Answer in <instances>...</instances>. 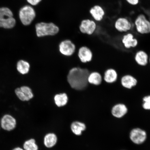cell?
Instances as JSON below:
<instances>
[{"label":"cell","mask_w":150,"mask_h":150,"mask_svg":"<svg viewBox=\"0 0 150 150\" xmlns=\"http://www.w3.org/2000/svg\"><path fill=\"white\" fill-rule=\"evenodd\" d=\"M37 36L39 37L54 35L59 32V27L52 23L41 22L35 25Z\"/></svg>","instance_id":"obj_2"},{"label":"cell","mask_w":150,"mask_h":150,"mask_svg":"<svg viewBox=\"0 0 150 150\" xmlns=\"http://www.w3.org/2000/svg\"><path fill=\"white\" fill-rule=\"evenodd\" d=\"M28 3L33 6L37 5L42 0H27Z\"/></svg>","instance_id":"obj_26"},{"label":"cell","mask_w":150,"mask_h":150,"mask_svg":"<svg viewBox=\"0 0 150 150\" xmlns=\"http://www.w3.org/2000/svg\"><path fill=\"white\" fill-rule=\"evenodd\" d=\"M121 84L123 87L127 89H131L137 83V80L130 75H126L121 79Z\"/></svg>","instance_id":"obj_15"},{"label":"cell","mask_w":150,"mask_h":150,"mask_svg":"<svg viewBox=\"0 0 150 150\" xmlns=\"http://www.w3.org/2000/svg\"><path fill=\"white\" fill-rule=\"evenodd\" d=\"M89 74L87 69L74 67L71 69L67 76V80L71 87L75 90L81 91L86 88L88 83Z\"/></svg>","instance_id":"obj_1"},{"label":"cell","mask_w":150,"mask_h":150,"mask_svg":"<svg viewBox=\"0 0 150 150\" xmlns=\"http://www.w3.org/2000/svg\"><path fill=\"white\" fill-rule=\"evenodd\" d=\"M102 75L98 72H93L89 74L88 77V83L95 86H99L102 83Z\"/></svg>","instance_id":"obj_21"},{"label":"cell","mask_w":150,"mask_h":150,"mask_svg":"<svg viewBox=\"0 0 150 150\" xmlns=\"http://www.w3.org/2000/svg\"><path fill=\"white\" fill-rule=\"evenodd\" d=\"M126 1L129 4L132 5H137L139 2V0H126Z\"/></svg>","instance_id":"obj_27"},{"label":"cell","mask_w":150,"mask_h":150,"mask_svg":"<svg viewBox=\"0 0 150 150\" xmlns=\"http://www.w3.org/2000/svg\"><path fill=\"white\" fill-rule=\"evenodd\" d=\"M129 137L133 143L140 145L145 141L147 134L145 130L139 128H136L131 130Z\"/></svg>","instance_id":"obj_6"},{"label":"cell","mask_w":150,"mask_h":150,"mask_svg":"<svg viewBox=\"0 0 150 150\" xmlns=\"http://www.w3.org/2000/svg\"><path fill=\"white\" fill-rule=\"evenodd\" d=\"M30 67L29 63L23 60L18 61L17 64V69L18 72L22 74H28L29 72Z\"/></svg>","instance_id":"obj_23"},{"label":"cell","mask_w":150,"mask_h":150,"mask_svg":"<svg viewBox=\"0 0 150 150\" xmlns=\"http://www.w3.org/2000/svg\"><path fill=\"white\" fill-rule=\"evenodd\" d=\"M128 112V109L126 105L122 103L114 105L111 110V113L114 117L121 118L125 116Z\"/></svg>","instance_id":"obj_12"},{"label":"cell","mask_w":150,"mask_h":150,"mask_svg":"<svg viewBox=\"0 0 150 150\" xmlns=\"http://www.w3.org/2000/svg\"><path fill=\"white\" fill-rule=\"evenodd\" d=\"M70 128L72 132L77 136H80L82 132L86 130V125L83 122L79 121H75L71 123Z\"/></svg>","instance_id":"obj_17"},{"label":"cell","mask_w":150,"mask_h":150,"mask_svg":"<svg viewBox=\"0 0 150 150\" xmlns=\"http://www.w3.org/2000/svg\"><path fill=\"white\" fill-rule=\"evenodd\" d=\"M54 100L56 106L58 107H62L67 104L68 98L67 94L64 93L55 95Z\"/></svg>","instance_id":"obj_22"},{"label":"cell","mask_w":150,"mask_h":150,"mask_svg":"<svg viewBox=\"0 0 150 150\" xmlns=\"http://www.w3.org/2000/svg\"><path fill=\"white\" fill-rule=\"evenodd\" d=\"M57 136L53 132L47 134L45 136L43 140L44 146L48 149L54 147L57 144Z\"/></svg>","instance_id":"obj_14"},{"label":"cell","mask_w":150,"mask_h":150,"mask_svg":"<svg viewBox=\"0 0 150 150\" xmlns=\"http://www.w3.org/2000/svg\"><path fill=\"white\" fill-rule=\"evenodd\" d=\"M118 77L117 73L113 69H109L104 73V80L108 83H114L117 80Z\"/></svg>","instance_id":"obj_20"},{"label":"cell","mask_w":150,"mask_h":150,"mask_svg":"<svg viewBox=\"0 0 150 150\" xmlns=\"http://www.w3.org/2000/svg\"><path fill=\"white\" fill-rule=\"evenodd\" d=\"M143 103L142 104V108L146 110L150 109V96L149 95L146 96L143 99Z\"/></svg>","instance_id":"obj_25"},{"label":"cell","mask_w":150,"mask_h":150,"mask_svg":"<svg viewBox=\"0 0 150 150\" xmlns=\"http://www.w3.org/2000/svg\"><path fill=\"white\" fill-rule=\"evenodd\" d=\"M131 24L127 18H119L116 21L115 23V27L120 32H126L130 30L131 28Z\"/></svg>","instance_id":"obj_13"},{"label":"cell","mask_w":150,"mask_h":150,"mask_svg":"<svg viewBox=\"0 0 150 150\" xmlns=\"http://www.w3.org/2000/svg\"><path fill=\"white\" fill-rule=\"evenodd\" d=\"M90 13L94 19L97 21L103 20L105 15L104 9L99 5H95L90 10Z\"/></svg>","instance_id":"obj_18"},{"label":"cell","mask_w":150,"mask_h":150,"mask_svg":"<svg viewBox=\"0 0 150 150\" xmlns=\"http://www.w3.org/2000/svg\"><path fill=\"white\" fill-rule=\"evenodd\" d=\"M135 24L137 31L142 34L150 33V23L143 14H140L136 19Z\"/></svg>","instance_id":"obj_5"},{"label":"cell","mask_w":150,"mask_h":150,"mask_svg":"<svg viewBox=\"0 0 150 150\" xmlns=\"http://www.w3.org/2000/svg\"><path fill=\"white\" fill-rule=\"evenodd\" d=\"M96 28V24L93 20L89 19L82 20L79 27L82 33L91 35L95 32Z\"/></svg>","instance_id":"obj_10"},{"label":"cell","mask_w":150,"mask_h":150,"mask_svg":"<svg viewBox=\"0 0 150 150\" xmlns=\"http://www.w3.org/2000/svg\"><path fill=\"white\" fill-rule=\"evenodd\" d=\"M24 150H39V147L36 140L31 138L24 142L23 147Z\"/></svg>","instance_id":"obj_24"},{"label":"cell","mask_w":150,"mask_h":150,"mask_svg":"<svg viewBox=\"0 0 150 150\" xmlns=\"http://www.w3.org/2000/svg\"><path fill=\"white\" fill-rule=\"evenodd\" d=\"M19 15L22 23L24 25H28L34 19L36 14L32 7L26 5L20 9Z\"/></svg>","instance_id":"obj_4"},{"label":"cell","mask_w":150,"mask_h":150,"mask_svg":"<svg viewBox=\"0 0 150 150\" xmlns=\"http://www.w3.org/2000/svg\"><path fill=\"white\" fill-rule=\"evenodd\" d=\"M122 42L125 47L127 49L135 47L138 44V40L134 38V35L130 33L124 35L122 39Z\"/></svg>","instance_id":"obj_16"},{"label":"cell","mask_w":150,"mask_h":150,"mask_svg":"<svg viewBox=\"0 0 150 150\" xmlns=\"http://www.w3.org/2000/svg\"><path fill=\"white\" fill-rule=\"evenodd\" d=\"M0 128H1V125H0Z\"/></svg>","instance_id":"obj_29"},{"label":"cell","mask_w":150,"mask_h":150,"mask_svg":"<svg viewBox=\"0 0 150 150\" xmlns=\"http://www.w3.org/2000/svg\"><path fill=\"white\" fill-rule=\"evenodd\" d=\"M12 11L7 7L0 8V27L11 29L16 24Z\"/></svg>","instance_id":"obj_3"},{"label":"cell","mask_w":150,"mask_h":150,"mask_svg":"<svg viewBox=\"0 0 150 150\" xmlns=\"http://www.w3.org/2000/svg\"><path fill=\"white\" fill-rule=\"evenodd\" d=\"M12 150H24L23 148L19 147H16L13 149Z\"/></svg>","instance_id":"obj_28"},{"label":"cell","mask_w":150,"mask_h":150,"mask_svg":"<svg viewBox=\"0 0 150 150\" xmlns=\"http://www.w3.org/2000/svg\"><path fill=\"white\" fill-rule=\"evenodd\" d=\"M134 59L139 65L141 66H145L148 64L149 62V56L145 52L140 50L136 53Z\"/></svg>","instance_id":"obj_19"},{"label":"cell","mask_w":150,"mask_h":150,"mask_svg":"<svg viewBox=\"0 0 150 150\" xmlns=\"http://www.w3.org/2000/svg\"><path fill=\"white\" fill-rule=\"evenodd\" d=\"M78 55L80 61L83 63L89 62L92 60L93 57L92 52L86 46L82 47L79 49Z\"/></svg>","instance_id":"obj_11"},{"label":"cell","mask_w":150,"mask_h":150,"mask_svg":"<svg viewBox=\"0 0 150 150\" xmlns=\"http://www.w3.org/2000/svg\"><path fill=\"white\" fill-rule=\"evenodd\" d=\"M0 125L1 128L5 131H12L16 128V120L10 114H5L1 118Z\"/></svg>","instance_id":"obj_7"},{"label":"cell","mask_w":150,"mask_h":150,"mask_svg":"<svg viewBox=\"0 0 150 150\" xmlns=\"http://www.w3.org/2000/svg\"><path fill=\"white\" fill-rule=\"evenodd\" d=\"M15 93L18 98L22 101H29L33 97L31 89L28 86L17 88L15 90Z\"/></svg>","instance_id":"obj_8"},{"label":"cell","mask_w":150,"mask_h":150,"mask_svg":"<svg viewBox=\"0 0 150 150\" xmlns=\"http://www.w3.org/2000/svg\"><path fill=\"white\" fill-rule=\"evenodd\" d=\"M60 52L66 56L72 55L76 50V46L71 41L66 40L61 42L59 45Z\"/></svg>","instance_id":"obj_9"}]
</instances>
